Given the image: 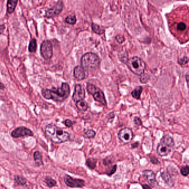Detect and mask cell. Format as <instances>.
<instances>
[{"instance_id": "cell-30", "label": "cell", "mask_w": 189, "mask_h": 189, "mask_svg": "<svg viewBox=\"0 0 189 189\" xmlns=\"http://www.w3.org/2000/svg\"><path fill=\"white\" fill-rule=\"evenodd\" d=\"M181 173L184 176H187L189 175V166L186 165L184 167H182L180 170Z\"/></svg>"}, {"instance_id": "cell-12", "label": "cell", "mask_w": 189, "mask_h": 189, "mask_svg": "<svg viewBox=\"0 0 189 189\" xmlns=\"http://www.w3.org/2000/svg\"><path fill=\"white\" fill-rule=\"evenodd\" d=\"M73 74L77 79L81 80L84 79L87 77V76L88 75V73L82 66L77 65L74 69Z\"/></svg>"}, {"instance_id": "cell-14", "label": "cell", "mask_w": 189, "mask_h": 189, "mask_svg": "<svg viewBox=\"0 0 189 189\" xmlns=\"http://www.w3.org/2000/svg\"><path fill=\"white\" fill-rule=\"evenodd\" d=\"M172 149L163 143L160 142L157 146V153L160 156H166L170 153Z\"/></svg>"}, {"instance_id": "cell-2", "label": "cell", "mask_w": 189, "mask_h": 189, "mask_svg": "<svg viewBox=\"0 0 189 189\" xmlns=\"http://www.w3.org/2000/svg\"><path fill=\"white\" fill-rule=\"evenodd\" d=\"M45 134L49 140L57 144L65 142L70 137L68 133L52 124L47 125L46 127Z\"/></svg>"}, {"instance_id": "cell-17", "label": "cell", "mask_w": 189, "mask_h": 189, "mask_svg": "<svg viewBox=\"0 0 189 189\" xmlns=\"http://www.w3.org/2000/svg\"><path fill=\"white\" fill-rule=\"evenodd\" d=\"M34 160L37 166H40L43 165V160H42V154L39 151H36L34 153Z\"/></svg>"}, {"instance_id": "cell-4", "label": "cell", "mask_w": 189, "mask_h": 189, "mask_svg": "<svg viewBox=\"0 0 189 189\" xmlns=\"http://www.w3.org/2000/svg\"><path fill=\"white\" fill-rule=\"evenodd\" d=\"M127 65L130 70L137 75L143 74L146 67L144 61L138 57H133L129 59Z\"/></svg>"}, {"instance_id": "cell-28", "label": "cell", "mask_w": 189, "mask_h": 189, "mask_svg": "<svg viewBox=\"0 0 189 189\" xmlns=\"http://www.w3.org/2000/svg\"><path fill=\"white\" fill-rule=\"evenodd\" d=\"M150 79L149 75L148 74H142L140 75V80L142 83H147Z\"/></svg>"}, {"instance_id": "cell-37", "label": "cell", "mask_w": 189, "mask_h": 189, "mask_svg": "<svg viewBox=\"0 0 189 189\" xmlns=\"http://www.w3.org/2000/svg\"><path fill=\"white\" fill-rule=\"evenodd\" d=\"M150 161L154 164H158L159 163V161L158 160V159L155 157H152L150 159Z\"/></svg>"}, {"instance_id": "cell-7", "label": "cell", "mask_w": 189, "mask_h": 189, "mask_svg": "<svg viewBox=\"0 0 189 189\" xmlns=\"http://www.w3.org/2000/svg\"><path fill=\"white\" fill-rule=\"evenodd\" d=\"M118 137L123 143L128 144L133 140L134 134L131 129L129 128H124L119 131Z\"/></svg>"}, {"instance_id": "cell-29", "label": "cell", "mask_w": 189, "mask_h": 189, "mask_svg": "<svg viewBox=\"0 0 189 189\" xmlns=\"http://www.w3.org/2000/svg\"><path fill=\"white\" fill-rule=\"evenodd\" d=\"M117 169V165H114L108 170V171L106 172V174H107L108 176H111L113 174H114L116 172Z\"/></svg>"}, {"instance_id": "cell-34", "label": "cell", "mask_w": 189, "mask_h": 189, "mask_svg": "<svg viewBox=\"0 0 189 189\" xmlns=\"http://www.w3.org/2000/svg\"><path fill=\"white\" fill-rule=\"evenodd\" d=\"M63 123L65 124V125L68 128H70L73 126V123L72 120H70V119H66L65 121L63 122Z\"/></svg>"}, {"instance_id": "cell-11", "label": "cell", "mask_w": 189, "mask_h": 189, "mask_svg": "<svg viewBox=\"0 0 189 189\" xmlns=\"http://www.w3.org/2000/svg\"><path fill=\"white\" fill-rule=\"evenodd\" d=\"M86 96L84 89L79 84H76L74 87V91L73 94V100L75 102L84 100Z\"/></svg>"}, {"instance_id": "cell-40", "label": "cell", "mask_w": 189, "mask_h": 189, "mask_svg": "<svg viewBox=\"0 0 189 189\" xmlns=\"http://www.w3.org/2000/svg\"><path fill=\"white\" fill-rule=\"evenodd\" d=\"M139 146V142H135L134 143H133V144H132V148L133 149V148H137V146Z\"/></svg>"}, {"instance_id": "cell-42", "label": "cell", "mask_w": 189, "mask_h": 189, "mask_svg": "<svg viewBox=\"0 0 189 189\" xmlns=\"http://www.w3.org/2000/svg\"><path fill=\"white\" fill-rule=\"evenodd\" d=\"M186 77H187V81H188V75H187V74L186 75Z\"/></svg>"}, {"instance_id": "cell-33", "label": "cell", "mask_w": 189, "mask_h": 189, "mask_svg": "<svg viewBox=\"0 0 189 189\" xmlns=\"http://www.w3.org/2000/svg\"><path fill=\"white\" fill-rule=\"evenodd\" d=\"M115 39H116L117 42L119 44H122L125 41L124 37L122 35H118L115 37Z\"/></svg>"}, {"instance_id": "cell-1", "label": "cell", "mask_w": 189, "mask_h": 189, "mask_svg": "<svg viewBox=\"0 0 189 189\" xmlns=\"http://www.w3.org/2000/svg\"><path fill=\"white\" fill-rule=\"evenodd\" d=\"M70 94V87L67 83H62L60 88H52V89H43L42 94L47 99H52L56 101H64Z\"/></svg>"}, {"instance_id": "cell-41", "label": "cell", "mask_w": 189, "mask_h": 189, "mask_svg": "<svg viewBox=\"0 0 189 189\" xmlns=\"http://www.w3.org/2000/svg\"><path fill=\"white\" fill-rule=\"evenodd\" d=\"M5 88V86L2 83L0 82V89H3Z\"/></svg>"}, {"instance_id": "cell-35", "label": "cell", "mask_w": 189, "mask_h": 189, "mask_svg": "<svg viewBox=\"0 0 189 189\" xmlns=\"http://www.w3.org/2000/svg\"><path fill=\"white\" fill-rule=\"evenodd\" d=\"M134 124L135 125H137V126H140L142 124V120L138 118V117H135L134 119Z\"/></svg>"}, {"instance_id": "cell-39", "label": "cell", "mask_w": 189, "mask_h": 189, "mask_svg": "<svg viewBox=\"0 0 189 189\" xmlns=\"http://www.w3.org/2000/svg\"><path fill=\"white\" fill-rule=\"evenodd\" d=\"M142 189H152L149 185H146V184H143V185H142Z\"/></svg>"}, {"instance_id": "cell-36", "label": "cell", "mask_w": 189, "mask_h": 189, "mask_svg": "<svg viewBox=\"0 0 189 189\" xmlns=\"http://www.w3.org/2000/svg\"><path fill=\"white\" fill-rule=\"evenodd\" d=\"M112 161L110 160V159L108 158H106L103 160L104 165H108L112 163Z\"/></svg>"}, {"instance_id": "cell-18", "label": "cell", "mask_w": 189, "mask_h": 189, "mask_svg": "<svg viewBox=\"0 0 189 189\" xmlns=\"http://www.w3.org/2000/svg\"><path fill=\"white\" fill-rule=\"evenodd\" d=\"M75 105H76V106L78 108V110H79L80 111H86L88 108V104L84 100H82L80 101L76 102Z\"/></svg>"}, {"instance_id": "cell-23", "label": "cell", "mask_w": 189, "mask_h": 189, "mask_svg": "<svg viewBox=\"0 0 189 189\" xmlns=\"http://www.w3.org/2000/svg\"><path fill=\"white\" fill-rule=\"evenodd\" d=\"M14 181L16 184L18 185H24L27 182L26 179L24 176L21 175H15L14 176Z\"/></svg>"}, {"instance_id": "cell-6", "label": "cell", "mask_w": 189, "mask_h": 189, "mask_svg": "<svg viewBox=\"0 0 189 189\" xmlns=\"http://www.w3.org/2000/svg\"><path fill=\"white\" fill-rule=\"evenodd\" d=\"M41 53L42 56L46 60H49L53 55V48L51 42L46 40L42 43L41 46Z\"/></svg>"}, {"instance_id": "cell-19", "label": "cell", "mask_w": 189, "mask_h": 189, "mask_svg": "<svg viewBox=\"0 0 189 189\" xmlns=\"http://www.w3.org/2000/svg\"><path fill=\"white\" fill-rule=\"evenodd\" d=\"M18 1H8L7 3V11L8 13H12L16 8Z\"/></svg>"}, {"instance_id": "cell-31", "label": "cell", "mask_w": 189, "mask_h": 189, "mask_svg": "<svg viewBox=\"0 0 189 189\" xmlns=\"http://www.w3.org/2000/svg\"><path fill=\"white\" fill-rule=\"evenodd\" d=\"M187 28L186 24L184 22H180L177 25V29L180 31H183Z\"/></svg>"}, {"instance_id": "cell-13", "label": "cell", "mask_w": 189, "mask_h": 189, "mask_svg": "<svg viewBox=\"0 0 189 189\" xmlns=\"http://www.w3.org/2000/svg\"><path fill=\"white\" fill-rule=\"evenodd\" d=\"M142 174L145 177V179H146L148 183L150 184V186L155 187L156 182L155 173L152 170H145L142 171Z\"/></svg>"}, {"instance_id": "cell-15", "label": "cell", "mask_w": 189, "mask_h": 189, "mask_svg": "<svg viewBox=\"0 0 189 189\" xmlns=\"http://www.w3.org/2000/svg\"><path fill=\"white\" fill-rule=\"evenodd\" d=\"M160 142L168 146L169 147L171 148V149H173L175 145V142L173 138L169 135H164L163 137L161 139Z\"/></svg>"}, {"instance_id": "cell-8", "label": "cell", "mask_w": 189, "mask_h": 189, "mask_svg": "<svg viewBox=\"0 0 189 189\" xmlns=\"http://www.w3.org/2000/svg\"><path fill=\"white\" fill-rule=\"evenodd\" d=\"M65 184L71 188H82L85 186V181L82 179H75L70 175H65L64 178Z\"/></svg>"}, {"instance_id": "cell-38", "label": "cell", "mask_w": 189, "mask_h": 189, "mask_svg": "<svg viewBox=\"0 0 189 189\" xmlns=\"http://www.w3.org/2000/svg\"><path fill=\"white\" fill-rule=\"evenodd\" d=\"M5 29V25H0V34H2Z\"/></svg>"}, {"instance_id": "cell-22", "label": "cell", "mask_w": 189, "mask_h": 189, "mask_svg": "<svg viewBox=\"0 0 189 189\" xmlns=\"http://www.w3.org/2000/svg\"><path fill=\"white\" fill-rule=\"evenodd\" d=\"M142 91V87H137L132 92L131 94L133 98L137 99H139Z\"/></svg>"}, {"instance_id": "cell-20", "label": "cell", "mask_w": 189, "mask_h": 189, "mask_svg": "<svg viewBox=\"0 0 189 189\" xmlns=\"http://www.w3.org/2000/svg\"><path fill=\"white\" fill-rule=\"evenodd\" d=\"M91 26H92V30L96 34H104L105 29H104L103 27L99 26L98 25L92 23Z\"/></svg>"}, {"instance_id": "cell-24", "label": "cell", "mask_w": 189, "mask_h": 189, "mask_svg": "<svg viewBox=\"0 0 189 189\" xmlns=\"http://www.w3.org/2000/svg\"><path fill=\"white\" fill-rule=\"evenodd\" d=\"M45 183L47 184V186L49 187H52L56 185L57 182L55 180V179H52V178L49 176H47L44 179Z\"/></svg>"}, {"instance_id": "cell-32", "label": "cell", "mask_w": 189, "mask_h": 189, "mask_svg": "<svg viewBox=\"0 0 189 189\" xmlns=\"http://www.w3.org/2000/svg\"><path fill=\"white\" fill-rule=\"evenodd\" d=\"M188 61H189L188 58L187 57H184L178 60V63L179 65H184L187 64V63L188 62Z\"/></svg>"}, {"instance_id": "cell-9", "label": "cell", "mask_w": 189, "mask_h": 189, "mask_svg": "<svg viewBox=\"0 0 189 189\" xmlns=\"http://www.w3.org/2000/svg\"><path fill=\"white\" fill-rule=\"evenodd\" d=\"M34 133L31 130L26 127H18L11 133V136L15 138L25 137H32Z\"/></svg>"}, {"instance_id": "cell-26", "label": "cell", "mask_w": 189, "mask_h": 189, "mask_svg": "<svg viewBox=\"0 0 189 189\" xmlns=\"http://www.w3.org/2000/svg\"><path fill=\"white\" fill-rule=\"evenodd\" d=\"M37 48V42L36 40L34 38L32 39L29 44V51L31 53H34L36 52Z\"/></svg>"}, {"instance_id": "cell-3", "label": "cell", "mask_w": 189, "mask_h": 189, "mask_svg": "<svg viewBox=\"0 0 189 189\" xmlns=\"http://www.w3.org/2000/svg\"><path fill=\"white\" fill-rule=\"evenodd\" d=\"M80 63L82 67L87 70H96L98 68L101 61L97 55L92 53L88 52L83 55L81 58Z\"/></svg>"}, {"instance_id": "cell-25", "label": "cell", "mask_w": 189, "mask_h": 189, "mask_svg": "<svg viewBox=\"0 0 189 189\" xmlns=\"http://www.w3.org/2000/svg\"><path fill=\"white\" fill-rule=\"evenodd\" d=\"M96 135V133L94 130L92 129H88L86 130L84 132L83 136L86 138L92 139V138L95 137Z\"/></svg>"}, {"instance_id": "cell-10", "label": "cell", "mask_w": 189, "mask_h": 189, "mask_svg": "<svg viewBox=\"0 0 189 189\" xmlns=\"http://www.w3.org/2000/svg\"><path fill=\"white\" fill-rule=\"evenodd\" d=\"M63 8V3L62 1H59L53 6L52 8H49L46 11V16L48 18H52L57 16L60 14Z\"/></svg>"}, {"instance_id": "cell-21", "label": "cell", "mask_w": 189, "mask_h": 189, "mask_svg": "<svg viewBox=\"0 0 189 189\" xmlns=\"http://www.w3.org/2000/svg\"><path fill=\"white\" fill-rule=\"evenodd\" d=\"M97 160L94 158H89L86 160V164L88 168L93 170L96 168Z\"/></svg>"}, {"instance_id": "cell-5", "label": "cell", "mask_w": 189, "mask_h": 189, "mask_svg": "<svg viewBox=\"0 0 189 189\" xmlns=\"http://www.w3.org/2000/svg\"><path fill=\"white\" fill-rule=\"evenodd\" d=\"M87 88L88 93L93 95L95 101H98L103 106H106V98H105V96H104L103 92L101 90H100L99 88L96 87V86L93 84H90V83L87 84Z\"/></svg>"}, {"instance_id": "cell-27", "label": "cell", "mask_w": 189, "mask_h": 189, "mask_svg": "<svg viewBox=\"0 0 189 189\" xmlns=\"http://www.w3.org/2000/svg\"><path fill=\"white\" fill-rule=\"evenodd\" d=\"M65 21L66 23L70 25H74L76 23L77 18L75 15H70L68 16L65 19Z\"/></svg>"}, {"instance_id": "cell-16", "label": "cell", "mask_w": 189, "mask_h": 189, "mask_svg": "<svg viewBox=\"0 0 189 189\" xmlns=\"http://www.w3.org/2000/svg\"><path fill=\"white\" fill-rule=\"evenodd\" d=\"M161 176L165 182L166 184H168L169 187H172L173 186V182L172 180L171 175L167 171H164L161 173Z\"/></svg>"}]
</instances>
